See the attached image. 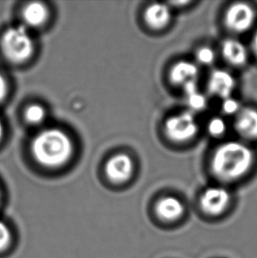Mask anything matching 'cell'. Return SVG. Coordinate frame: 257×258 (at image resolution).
<instances>
[{
    "label": "cell",
    "mask_w": 257,
    "mask_h": 258,
    "mask_svg": "<svg viewBox=\"0 0 257 258\" xmlns=\"http://www.w3.org/2000/svg\"><path fill=\"white\" fill-rule=\"evenodd\" d=\"M31 151L39 164L46 168H59L73 156V144L61 130H44L35 137Z\"/></svg>",
    "instance_id": "cell-1"
},
{
    "label": "cell",
    "mask_w": 257,
    "mask_h": 258,
    "mask_svg": "<svg viewBox=\"0 0 257 258\" xmlns=\"http://www.w3.org/2000/svg\"><path fill=\"white\" fill-rule=\"evenodd\" d=\"M254 154L249 147L235 141L222 144L212 159V170L224 181H233L246 174L253 164Z\"/></svg>",
    "instance_id": "cell-2"
},
{
    "label": "cell",
    "mask_w": 257,
    "mask_h": 258,
    "mask_svg": "<svg viewBox=\"0 0 257 258\" xmlns=\"http://www.w3.org/2000/svg\"><path fill=\"white\" fill-rule=\"evenodd\" d=\"M0 47L4 56L14 63H24L34 52V42L26 27H12L4 33Z\"/></svg>",
    "instance_id": "cell-3"
},
{
    "label": "cell",
    "mask_w": 257,
    "mask_h": 258,
    "mask_svg": "<svg viewBox=\"0 0 257 258\" xmlns=\"http://www.w3.org/2000/svg\"><path fill=\"white\" fill-rule=\"evenodd\" d=\"M197 119L191 112L185 111L171 116L165 124V132L170 140L176 142L189 140L198 133Z\"/></svg>",
    "instance_id": "cell-4"
},
{
    "label": "cell",
    "mask_w": 257,
    "mask_h": 258,
    "mask_svg": "<svg viewBox=\"0 0 257 258\" xmlns=\"http://www.w3.org/2000/svg\"><path fill=\"white\" fill-rule=\"evenodd\" d=\"M225 21L230 31L238 34L247 31L254 24V10L247 4H233L226 11Z\"/></svg>",
    "instance_id": "cell-5"
},
{
    "label": "cell",
    "mask_w": 257,
    "mask_h": 258,
    "mask_svg": "<svg viewBox=\"0 0 257 258\" xmlns=\"http://www.w3.org/2000/svg\"><path fill=\"white\" fill-rule=\"evenodd\" d=\"M105 173L108 180L113 183H124L130 180L133 173L132 158L127 154H116L108 160L105 166Z\"/></svg>",
    "instance_id": "cell-6"
},
{
    "label": "cell",
    "mask_w": 257,
    "mask_h": 258,
    "mask_svg": "<svg viewBox=\"0 0 257 258\" xmlns=\"http://www.w3.org/2000/svg\"><path fill=\"white\" fill-rule=\"evenodd\" d=\"M229 192L222 187H212L204 192L201 198V207L204 212L210 215H219L228 206Z\"/></svg>",
    "instance_id": "cell-7"
},
{
    "label": "cell",
    "mask_w": 257,
    "mask_h": 258,
    "mask_svg": "<svg viewBox=\"0 0 257 258\" xmlns=\"http://www.w3.org/2000/svg\"><path fill=\"white\" fill-rule=\"evenodd\" d=\"M234 87L235 80L227 71H214L209 78L208 88L210 93L221 98L222 100L231 97Z\"/></svg>",
    "instance_id": "cell-8"
},
{
    "label": "cell",
    "mask_w": 257,
    "mask_h": 258,
    "mask_svg": "<svg viewBox=\"0 0 257 258\" xmlns=\"http://www.w3.org/2000/svg\"><path fill=\"white\" fill-rule=\"evenodd\" d=\"M235 128L246 139L257 138V111L253 108H241L237 114Z\"/></svg>",
    "instance_id": "cell-9"
},
{
    "label": "cell",
    "mask_w": 257,
    "mask_h": 258,
    "mask_svg": "<svg viewBox=\"0 0 257 258\" xmlns=\"http://www.w3.org/2000/svg\"><path fill=\"white\" fill-rule=\"evenodd\" d=\"M222 54L225 59L234 67H240L246 63L247 51L242 42L236 39H226L222 43Z\"/></svg>",
    "instance_id": "cell-10"
},
{
    "label": "cell",
    "mask_w": 257,
    "mask_h": 258,
    "mask_svg": "<svg viewBox=\"0 0 257 258\" xmlns=\"http://www.w3.org/2000/svg\"><path fill=\"white\" fill-rule=\"evenodd\" d=\"M170 19V8L165 4H153L146 9L145 14L146 24L153 29H161L166 27Z\"/></svg>",
    "instance_id": "cell-11"
},
{
    "label": "cell",
    "mask_w": 257,
    "mask_h": 258,
    "mask_svg": "<svg viewBox=\"0 0 257 258\" xmlns=\"http://www.w3.org/2000/svg\"><path fill=\"white\" fill-rule=\"evenodd\" d=\"M198 74L197 64L188 61H181L171 69L170 80L174 84L183 87L188 82L197 81Z\"/></svg>",
    "instance_id": "cell-12"
},
{
    "label": "cell",
    "mask_w": 257,
    "mask_h": 258,
    "mask_svg": "<svg viewBox=\"0 0 257 258\" xmlns=\"http://www.w3.org/2000/svg\"><path fill=\"white\" fill-rule=\"evenodd\" d=\"M22 17L26 24L32 28H38L45 23L49 17V11L40 2L28 4L22 11Z\"/></svg>",
    "instance_id": "cell-13"
},
{
    "label": "cell",
    "mask_w": 257,
    "mask_h": 258,
    "mask_svg": "<svg viewBox=\"0 0 257 258\" xmlns=\"http://www.w3.org/2000/svg\"><path fill=\"white\" fill-rule=\"evenodd\" d=\"M184 211L183 205L174 197H167L157 204L156 213L160 219L167 221L177 220Z\"/></svg>",
    "instance_id": "cell-14"
},
{
    "label": "cell",
    "mask_w": 257,
    "mask_h": 258,
    "mask_svg": "<svg viewBox=\"0 0 257 258\" xmlns=\"http://www.w3.org/2000/svg\"><path fill=\"white\" fill-rule=\"evenodd\" d=\"M14 242V234L10 226L0 220V255L10 250Z\"/></svg>",
    "instance_id": "cell-15"
},
{
    "label": "cell",
    "mask_w": 257,
    "mask_h": 258,
    "mask_svg": "<svg viewBox=\"0 0 257 258\" xmlns=\"http://www.w3.org/2000/svg\"><path fill=\"white\" fill-rule=\"evenodd\" d=\"M46 111L43 107L39 104L30 105L25 111V118L27 122L33 125L42 123L45 119Z\"/></svg>",
    "instance_id": "cell-16"
},
{
    "label": "cell",
    "mask_w": 257,
    "mask_h": 258,
    "mask_svg": "<svg viewBox=\"0 0 257 258\" xmlns=\"http://www.w3.org/2000/svg\"><path fill=\"white\" fill-rule=\"evenodd\" d=\"M186 97H187L188 107L195 111H199L204 109L207 105V99L198 90L195 91L190 94H186Z\"/></svg>",
    "instance_id": "cell-17"
},
{
    "label": "cell",
    "mask_w": 257,
    "mask_h": 258,
    "mask_svg": "<svg viewBox=\"0 0 257 258\" xmlns=\"http://www.w3.org/2000/svg\"><path fill=\"white\" fill-rule=\"evenodd\" d=\"M226 130V122L221 117H214L209 122L208 131L212 136H220L223 133H225Z\"/></svg>",
    "instance_id": "cell-18"
},
{
    "label": "cell",
    "mask_w": 257,
    "mask_h": 258,
    "mask_svg": "<svg viewBox=\"0 0 257 258\" xmlns=\"http://www.w3.org/2000/svg\"><path fill=\"white\" fill-rule=\"evenodd\" d=\"M197 58L204 66H211L215 60V53L209 47H203L197 52Z\"/></svg>",
    "instance_id": "cell-19"
},
{
    "label": "cell",
    "mask_w": 257,
    "mask_h": 258,
    "mask_svg": "<svg viewBox=\"0 0 257 258\" xmlns=\"http://www.w3.org/2000/svg\"><path fill=\"white\" fill-rule=\"evenodd\" d=\"M222 109L225 114L229 115H237L241 110L240 102L233 97L223 100Z\"/></svg>",
    "instance_id": "cell-20"
},
{
    "label": "cell",
    "mask_w": 257,
    "mask_h": 258,
    "mask_svg": "<svg viewBox=\"0 0 257 258\" xmlns=\"http://www.w3.org/2000/svg\"><path fill=\"white\" fill-rule=\"evenodd\" d=\"M7 94V84L5 78L0 74V102L4 101Z\"/></svg>",
    "instance_id": "cell-21"
},
{
    "label": "cell",
    "mask_w": 257,
    "mask_h": 258,
    "mask_svg": "<svg viewBox=\"0 0 257 258\" xmlns=\"http://www.w3.org/2000/svg\"><path fill=\"white\" fill-rule=\"evenodd\" d=\"M253 46H254V52L256 53L257 55V31L255 32L253 38Z\"/></svg>",
    "instance_id": "cell-22"
},
{
    "label": "cell",
    "mask_w": 257,
    "mask_h": 258,
    "mask_svg": "<svg viewBox=\"0 0 257 258\" xmlns=\"http://www.w3.org/2000/svg\"><path fill=\"white\" fill-rule=\"evenodd\" d=\"M4 136V125L3 122L1 121V119H0V141L1 140L3 139Z\"/></svg>",
    "instance_id": "cell-23"
},
{
    "label": "cell",
    "mask_w": 257,
    "mask_h": 258,
    "mask_svg": "<svg viewBox=\"0 0 257 258\" xmlns=\"http://www.w3.org/2000/svg\"><path fill=\"white\" fill-rule=\"evenodd\" d=\"M1 200H2V197H1V192H0V206H1Z\"/></svg>",
    "instance_id": "cell-24"
}]
</instances>
